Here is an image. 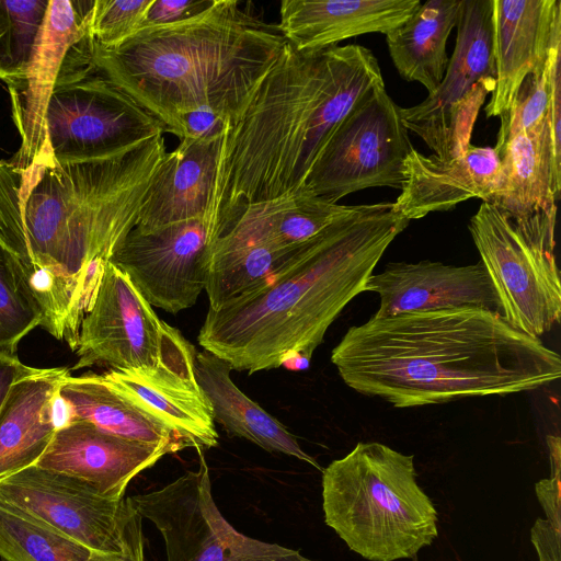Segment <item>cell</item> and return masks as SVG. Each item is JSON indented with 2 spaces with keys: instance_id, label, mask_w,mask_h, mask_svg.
<instances>
[{
  "instance_id": "6da1fadb",
  "label": "cell",
  "mask_w": 561,
  "mask_h": 561,
  "mask_svg": "<svg viewBox=\"0 0 561 561\" xmlns=\"http://www.w3.org/2000/svg\"><path fill=\"white\" fill-rule=\"evenodd\" d=\"M331 362L350 388L394 408L533 391L561 376L560 355L539 337L472 307L371 317Z\"/></svg>"
},
{
  "instance_id": "7a4b0ae2",
  "label": "cell",
  "mask_w": 561,
  "mask_h": 561,
  "mask_svg": "<svg viewBox=\"0 0 561 561\" xmlns=\"http://www.w3.org/2000/svg\"><path fill=\"white\" fill-rule=\"evenodd\" d=\"M167 153L158 135L121 156L38 163L21 175L22 248L15 272L57 340L73 339L105 264L136 226Z\"/></svg>"
},
{
  "instance_id": "3957f363",
  "label": "cell",
  "mask_w": 561,
  "mask_h": 561,
  "mask_svg": "<svg viewBox=\"0 0 561 561\" xmlns=\"http://www.w3.org/2000/svg\"><path fill=\"white\" fill-rule=\"evenodd\" d=\"M392 203L356 205L256 285L208 308L197 340L250 375L285 366L306 369L316 348L409 225Z\"/></svg>"
},
{
  "instance_id": "277c9868",
  "label": "cell",
  "mask_w": 561,
  "mask_h": 561,
  "mask_svg": "<svg viewBox=\"0 0 561 561\" xmlns=\"http://www.w3.org/2000/svg\"><path fill=\"white\" fill-rule=\"evenodd\" d=\"M385 84L360 45L297 51L285 42L238 122L224 133L208 211L211 241L248 206L296 193L340 123Z\"/></svg>"
},
{
  "instance_id": "5b68a950",
  "label": "cell",
  "mask_w": 561,
  "mask_h": 561,
  "mask_svg": "<svg viewBox=\"0 0 561 561\" xmlns=\"http://www.w3.org/2000/svg\"><path fill=\"white\" fill-rule=\"evenodd\" d=\"M89 41L98 70L168 133L202 108L234 125L285 45L251 3L237 0H215L190 20L141 28L114 49Z\"/></svg>"
},
{
  "instance_id": "8992f818",
  "label": "cell",
  "mask_w": 561,
  "mask_h": 561,
  "mask_svg": "<svg viewBox=\"0 0 561 561\" xmlns=\"http://www.w3.org/2000/svg\"><path fill=\"white\" fill-rule=\"evenodd\" d=\"M322 508L325 524L368 561L415 558L438 535L414 456L377 442L358 443L322 469Z\"/></svg>"
},
{
  "instance_id": "52a82bcc",
  "label": "cell",
  "mask_w": 561,
  "mask_h": 561,
  "mask_svg": "<svg viewBox=\"0 0 561 561\" xmlns=\"http://www.w3.org/2000/svg\"><path fill=\"white\" fill-rule=\"evenodd\" d=\"M46 125L48 149L41 163L114 158L167 131L159 119L98 70L88 34L64 60Z\"/></svg>"
},
{
  "instance_id": "ba28073f",
  "label": "cell",
  "mask_w": 561,
  "mask_h": 561,
  "mask_svg": "<svg viewBox=\"0 0 561 561\" xmlns=\"http://www.w3.org/2000/svg\"><path fill=\"white\" fill-rule=\"evenodd\" d=\"M78 360L71 370H154L194 358V346L160 320L129 278L110 261L79 329Z\"/></svg>"
},
{
  "instance_id": "9c48e42d",
  "label": "cell",
  "mask_w": 561,
  "mask_h": 561,
  "mask_svg": "<svg viewBox=\"0 0 561 561\" xmlns=\"http://www.w3.org/2000/svg\"><path fill=\"white\" fill-rule=\"evenodd\" d=\"M457 38L436 91L417 105L402 108L405 126L442 159L471 145L476 118L495 87L492 0H461Z\"/></svg>"
},
{
  "instance_id": "30bf717a",
  "label": "cell",
  "mask_w": 561,
  "mask_h": 561,
  "mask_svg": "<svg viewBox=\"0 0 561 561\" xmlns=\"http://www.w3.org/2000/svg\"><path fill=\"white\" fill-rule=\"evenodd\" d=\"M408 131L385 84L375 87L329 138L304 190L332 203L368 187L401 190L404 162L414 149Z\"/></svg>"
},
{
  "instance_id": "8fae6325",
  "label": "cell",
  "mask_w": 561,
  "mask_h": 561,
  "mask_svg": "<svg viewBox=\"0 0 561 561\" xmlns=\"http://www.w3.org/2000/svg\"><path fill=\"white\" fill-rule=\"evenodd\" d=\"M468 228L503 318L535 337L550 331L561 316L554 240L526 238L505 213L488 202H482Z\"/></svg>"
},
{
  "instance_id": "7c38bea8",
  "label": "cell",
  "mask_w": 561,
  "mask_h": 561,
  "mask_svg": "<svg viewBox=\"0 0 561 561\" xmlns=\"http://www.w3.org/2000/svg\"><path fill=\"white\" fill-rule=\"evenodd\" d=\"M198 468L148 493L129 496L164 540L167 561H316L239 533L219 512L202 451Z\"/></svg>"
},
{
  "instance_id": "4fadbf2b",
  "label": "cell",
  "mask_w": 561,
  "mask_h": 561,
  "mask_svg": "<svg viewBox=\"0 0 561 561\" xmlns=\"http://www.w3.org/2000/svg\"><path fill=\"white\" fill-rule=\"evenodd\" d=\"M0 502L107 553L124 551L142 519L129 497H106L83 480L36 465L0 479Z\"/></svg>"
},
{
  "instance_id": "5bb4252c",
  "label": "cell",
  "mask_w": 561,
  "mask_h": 561,
  "mask_svg": "<svg viewBox=\"0 0 561 561\" xmlns=\"http://www.w3.org/2000/svg\"><path fill=\"white\" fill-rule=\"evenodd\" d=\"M210 243L205 217L151 231L134 227L110 262L151 306L178 313L192 307L205 289Z\"/></svg>"
},
{
  "instance_id": "9a60e30c",
  "label": "cell",
  "mask_w": 561,
  "mask_h": 561,
  "mask_svg": "<svg viewBox=\"0 0 561 561\" xmlns=\"http://www.w3.org/2000/svg\"><path fill=\"white\" fill-rule=\"evenodd\" d=\"M94 0H49L22 77L7 88L21 145L9 161L22 175L47 154V110L64 60L88 34Z\"/></svg>"
},
{
  "instance_id": "2e32d148",
  "label": "cell",
  "mask_w": 561,
  "mask_h": 561,
  "mask_svg": "<svg viewBox=\"0 0 561 561\" xmlns=\"http://www.w3.org/2000/svg\"><path fill=\"white\" fill-rule=\"evenodd\" d=\"M365 291L379 296L375 318L462 307L502 314L499 297L481 261L461 266L430 260L391 262L368 278Z\"/></svg>"
},
{
  "instance_id": "e0dca14e",
  "label": "cell",
  "mask_w": 561,
  "mask_h": 561,
  "mask_svg": "<svg viewBox=\"0 0 561 561\" xmlns=\"http://www.w3.org/2000/svg\"><path fill=\"white\" fill-rule=\"evenodd\" d=\"M167 454L163 446L126 439L73 420L56 431L36 466L83 480L106 497L122 499L130 480Z\"/></svg>"
},
{
  "instance_id": "ac0fdd59",
  "label": "cell",
  "mask_w": 561,
  "mask_h": 561,
  "mask_svg": "<svg viewBox=\"0 0 561 561\" xmlns=\"http://www.w3.org/2000/svg\"><path fill=\"white\" fill-rule=\"evenodd\" d=\"M499 176L500 159L493 147L470 145L450 159L413 149L405 159L404 181L392 210L410 221L473 197L490 203Z\"/></svg>"
},
{
  "instance_id": "d6986e66",
  "label": "cell",
  "mask_w": 561,
  "mask_h": 561,
  "mask_svg": "<svg viewBox=\"0 0 561 561\" xmlns=\"http://www.w3.org/2000/svg\"><path fill=\"white\" fill-rule=\"evenodd\" d=\"M560 18V0H492L496 78L486 117L501 116L525 79L545 64Z\"/></svg>"
},
{
  "instance_id": "ffe728a7",
  "label": "cell",
  "mask_w": 561,
  "mask_h": 561,
  "mask_svg": "<svg viewBox=\"0 0 561 561\" xmlns=\"http://www.w3.org/2000/svg\"><path fill=\"white\" fill-rule=\"evenodd\" d=\"M194 358L154 370H108L106 379L128 400L197 451L216 447L210 404L198 386Z\"/></svg>"
},
{
  "instance_id": "44dd1931",
  "label": "cell",
  "mask_w": 561,
  "mask_h": 561,
  "mask_svg": "<svg viewBox=\"0 0 561 561\" xmlns=\"http://www.w3.org/2000/svg\"><path fill=\"white\" fill-rule=\"evenodd\" d=\"M421 3L420 0H284L277 28L295 50L314 51L359 35H386Z\"/></svg>"
},
{
  "instance_id": "7402d4cb",
  "label": "cell",
  "mask_w": 561,
  "mask_h": 561,
  "mask_svg": "<svg viewBox=\"0 0 561 561\" xmlns=\"http://www.w3.org/2000/svg\"><path fill=\"white\" fill-rule=\"evenodd\" d=\"M224 133L181 139L173 151L165 153L142 199L136 228L151 231L196 218L208 219Z\"/></svg>"
},
{
  "instance_id": "603a6c76",
  "label": "cell",
  "mask_w": 561,
  "mask_h": 561,
  "mask_svg": "<svg viewBox=\"0 0 561 561\" xmlns=\"http://www.w3.org/2000/svg\"><path fill=\"white\" fill-rule=\"evenodd\" d=\"M70 370L27 366L0 407V479L36 465L56 431L54 401Z\"/></svg>"
},
{
  "instance_id": "cb8c5ba5",
  "label": "cell",
  "mask_w": 561,
  "mask_h": 561,
  "mask_svg": "<svg viewBox=\"0 0 561 561\" xmlns=\"http://www.w3.org/2000/svg\"><path fill=\"white\" fill-rule=\"evenodd\" d=\"M493 148L500 159V176L491 204L514 221L556 205L561 193V161L553 150L549 123L535 131L511 134Z\"/></svg>"
},
{
  "instance_id": "d4e9b609",
  "label": "cell",
  "mask_w": 561,
  "mask_h": 561,
  "mask_svg": "<svg viewBox=\"0 0 561 561\" xmlns=\"http://www.w3.org/2000/svg\"><path fill=\"white\" fill-rule=\"evenodd\" d=\"M232 370L227 360L210 352L196 353L195 378L210 404L214 421L229 435L245 438L266 451L295 457L322 471L283 423L236 386L230 376Z\"/></svg>"
},
{
  "instance_id": "484cf974",
  "label": "cell",
  "mask_w": 561,
  "mask_h": 561,
  "mask_svg": "<svg viewBox=\"0 0 561 561\" xmlns=\"http://www.w3.org/2000/svg\"><path fill=\"white\" fill-rule=\"evenodd\" d=\"M59 394L71 408L73 420H83L116 436L163 446L170 454L188 448L164 425L122 394L103 375L68 376Z\"/></svg>"
},
{
  "instance_id": "4316f807",
  "label": "cell",
  "mask_w": 561,
  "mask_h": 561,
  "mask_svg": "<svg viewBox=\"0 0 561 561\" xmlns=\"http://www.w3.org/2000/svg\"><path fill=\"white\" fill-rule=\"evenodd\" d=\"M461 0H428L386 34L391 60L407 81L436 91L448 65L446 45L457 25Z\"/></svg>"
},
{
  "instance_id": "83f0119b",
  "label": "cell",
  "mask_w": 561,
  "mask_h": 561,
  "mask_svg": "<svg viewBox=\"0 0 561 561\" xmlns=\"http://www.w3.org/2000/svg\"><path fill=\"white\" fill-rule=\"evenodd\" d=\"M295 248L282 249L257 241L236 226L226 229L209 248L205 285L209 308H216L256 285L280 266Z\"/></svg>"
},
{
  "instance_id": "f1b7e54d",
  "label": "cell",
  "mask_w": 561,
  "mask_h": 561,
  "mask_svg": "<svg viewBox=\"0 0 561 561\" xmlns=\"http://www.w3.org/2000/svg\"><path fill=\"white\" fill-rule=\"evenodd\" d=\"M355 207L329 202L301 188L296 193L250 205L233 221L256 239L282 249H291L350 214Z\"/></svg>"
},
{
  "instance_id": "f546056e",
  "label": "cell",
  "mask_w": 561,
  "mask_h": 561,
  "mask_svg": "<svg viewBox=\"0 0 561 561\" xmlns=\"http://www.w3.org/2000/svg\"><path fill=\"white\" fill-rule=\"evenodd\" d=\"M92 550L0 502V557L5 561H87Z\"/></svg>"
},
{
  "instance_id": "4dcf8cb0",
  "label": "cell",
  "mask_w": 561,
  "mask_h": 561,
  "mask_svg": "<svg viewBox=\"0 0 561 561\" xmlns=\"http://www.w3.org/2000/svg\"><path fill=\"white\" fill-rule=\"evenodd\" d=\"M49 0H0V80L7 88L23 75Z\"/></svg>"
},
{
  "instance_id": "1f68e13d",
  "label": "cell",
  "mask_w": 561,
  "mask_h": 561,
  "mask_svg": "<svg viewBox=\"0 0 561 561\" xmlns=\"http://www.w3.org/2000/svg\"><path fill=\"white\" fill-rule=\"evenodd\" d=\"M41 323L37 305L0 247V353L14 355L21 340Z\"/></svg>"
},
{
  "instance_id": "d6a6232c",
  "label": "cell",
  "mask_w": 561,
  "mask_h": 561,
  "mask_svg": "<svg viewBox=\"0 0 561 561\" xmlns=\"http://www.w3.org/2000/svg\"><path fill=\"white\" fill-rule=\"evenodd\" d=\"M500 117L496 142L511 134L535 131L549 123V53L545 64L525 79L513 103Z\"/></svg>"
},
{
  "instance_id": "836d02e7",
  "label": "cell",
  "mask_w": 561,
  "mask_h": 561,
  "mask_svg": "<svg viewBox=\"0 0 561 561\" xmlns=\"http://www.w3.org/2000/svg\"><path fill=\"white\" fill-rule=\"evenodd\" d=\"M153 0H94L88 35L102 49H114L141 28Z\"/></svg>"
},
{
  "instance_id": "e575fe53",
  "label": "cell",
  "mask_w": 561,
  "mask_h": 561,
  "mask_svg": "<svg viewBox=\"0 0 561 561\" xmlns=\"http://www.w3.org/2000/svg\"><path fill=\"white\" fill-rule=\"evenodd\" d=\"M21 174L5 160H0V247L9 252L23 237L20 204Z\"/></svg>"
},
{
  "instance_id": "d590c367",
  "label": "cell",
  "mask_w": 561,
  "mask_h": 561,
  "mask_svg": "<svg viewBox=\"0 0 561 561\" xmlns=\"http://www.w3.org/2000/svg\"><path fill=\"white\" fill-rule=\"evenodd\" d=\"M548 446L551 460V477L536 483L535 490L541 504L546 519L557 533L561 534V497H560V438L548 436Z\"/></svg>"
},
{
  "instance_id": "8d00e7d4",
  "label": "cell",
  "mask_w": 561,
  "mask_h": 561,
  "mask_svg": "<svg viewBox=\"0 0 561 561\" xmlns=\"http://www.w3.org/2000/svg\"><path fill=\"white\" fill-rule=\"evenodd\" d=\"M214 2L215 0H153L141 28L170 25L190 20L209 9Z\"/></svg>"
},
{
  "instance_id": "74e56055",
  "label": "cell",
  "mask_w": 561,
  "mask_h": 561,
  "mask_svg": "<svg viewBox=\"0 0 561 561\" xmlns=\"http://www.w3.org/2000/svg\"><path fill=\"white\" fill-rule=\"evenodd\" d=\"M87 561H145L141 526L134 531L124 551L119 553L92 551Z\"/></svg>"
},
{
  "instance_id": "f35d334b",
  "label": "cell",
  "mask_w": 561,
  "mask_h": 561,
  "mask_svg": "<svg viewBox=\"0 0 561 561\" xmlns=\"http://www.w3.org/2000/svg\"><path fill=\"white\" fill-rule=\"evenodd\" d=\"M26 368L27 366L22 364L15 355L0 353V407L12 383Z\"/></svg>"
}]
</instances>
